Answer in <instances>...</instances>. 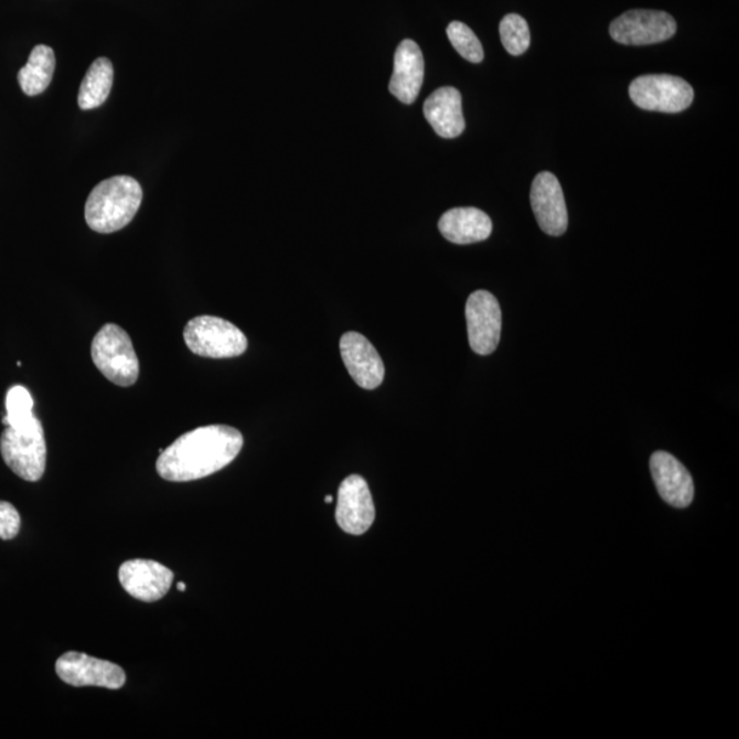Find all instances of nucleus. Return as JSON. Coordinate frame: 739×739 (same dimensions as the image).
I'll use <instances>...</instances> for the list:
<instances>
[{
	"instance_id": "423d86ee",
	"label": "nucleus",
	"mask_w": 739,
	"mask_h": 739,
	"mask_svg": "<svg viewBox=\"0 0 739 739\" xmlns=\"http://www.w3.org/2000/svg\"><path fill=\"white\" fill-rule=\"evenodd\" d=\"M630 99L647 111L675 114L689 109L695 90L684 78L670 74H646L630 84Z\"/></svg>"
},
{
	"instance_id": "4be33fe9",
	"label": "nucleus",
	"mask_w": 739,
	"mask_h": 739,
	"mask_svg": "<svg viewBox=\"0 0 739 739\" xmlns=\"http://www.w3.org/2000/svg\"><path fill=\"white\" fill-rule=\"evenodd\" d=\"M447 35L453 49L471 64H480L483 61V49L480 39L471 31V28L460 21H453L447 28Z\"/></svg>"
},
{
	"instance_id": "1a4fd4ad",
	"label": "nucleus",
	"mask_w": 739,
	"mask_h": 739,
	"mask_svg": "<svg viewBox=\"0 0 739 739\" xmlns=\"http://www.w3.org/2000/svg\"><path fill=\"white\" fill-rule=\"evenodd\" d=\"M55 670L65 684L76 687L98 686L117 690L127 681V675L119 665L78 652L62 655L56 661Z\"/></svg>"
},
{
	"instance_id": "6ab92c4d",
	"label": "nucleus",
	"mask_w": 739,
	"mask_h": 739,
	"mask_svg": "<svg viewBox=\"0 0 739 739\" xmlns=\"http://www.w3.org/2000/svg\"><path fill=\"white\" fill-rule=\"evenodd\" d=\"M114 79L113 64L107 58H98L89 66L79 85L78 106L82 110H93L105 104L111 93Z\"/></svg>"
},
{
	"instance_id": "f3484780",
	"label": "nucleus",
	"mask_w": 739,
	"mask_h": 739,
	"mask_svg": "<svg viewBox=\"0 0 739 739\" xmlns=\"http://www.w3.org/2000/svg\"><path fill=\"white\" fill-rule=\"evenodd\" d=\"M439 229L448 242L465 246L485 242L492 235L493 224L480 208L458 207L442 215Z\"/></svg>"
},
{
	"instance_id": "0eeeda50",
	"label": "nucleus",
	"mask_w": 739,
	"mask_h": 739,
	"mask_svg": "<svg viewBox=\"0 0 739 739\" xmlns=\"http://www.w3.org/2000/svg\"><path fill=\"white\" fill-rule=\"evenodd\" d=\"M610 33L617 43L650 45L673 38L676 33V22L664 11L631 10L612 22Z\"/></svg>"
},
{
	"instance_id": "b1692460",
	"label": "nucleus",
	"mask_w": 739,
	"mask_h": 739,
	"mask_svg": "<svg viewBox=\"0 0 739 739\" xmlns=\"http://www.w3.org/2000/svg\"><path fill=\"white\" fill-rule=\"evenodd\" d=\"M178 589L181 590V591H184V590L186 589V585L183 583V582H180V583L178 585Z\"/></svg>"
},
{
	"instance_id": "5701e85b",
	"label": "nucleus",
	"mask_w": 739,
	"mask_h": 739,
	"mask_svg": "<svg viewBox=\"0 0 739 739\" xmlns=\"http://www.w3.org/2000/svg\"><path fill=\"white\" fill-rule=\"evenodd\" d=\"M21 516L13 504L0 502V538L13 539L20 533Z\"/></svg>"
},
{
	"instance_id": "393cba45",
	"label": "nucleus",
	"mask_w": 739,
	"mask_h": 739,
	"mask_svg": "<svg viewBox=\"0 0 739 739\" xmlns=\"http://www.w3.org/2000/svg\"><path fill=\"white\" fill-rule=\"evenodd\" d=\"M325 502L331 504L333 502V496L325 497Z\"/></svg>"
},
{
	"instance_id": "f257e3e1",
	"label": "nucleus",
	"mask_w": 739,
	"mask_h": 739,
	"mask_svg": "<svg viewBox=\"0 0 739 739\" xmlns=\"http://www.w3.org/2000/svg\"><path fill=\"white\" fill-rule=\"evenodd\" d=\"M243 443L240 431L226 425L188 431L159 454L158 474L172 482L206 479L231 464Z\"/></svg>"
},
{
	"instance_id": "20e7f679",
	"label": "nucleus",
	"mask_w": 739,
	"mask_h": 739,
	"mask_svg": "<svg viewBox=\"0 0 739 739\" xmlns=\"http://www.w3.org/2000/svg\"><path fill=\"white\" fill-rule=\"evenodd\" d=\"M184 340L193 354L213 360L240 356L248 346L246 334L240 329L212 315L196 317L188 322Z\"/></svg>"
},
{
	"instance_id": "dca6fc26",
	"label": "nucleus",
	"mask_w": 739,
	"mask_h": 739,
	"mask_svg": "<svg viewBox=\"0 0 739 739\" xmlns=\"http://www.w3.org/2000/svg\"><path fill=\"white\" fill-rule=\"evenodd\" d=\"M426 121L442 139L459 138L464 132L465 121L462 95L453 87L435 90L424 105Z\"/></svg>"
},
{
	"instance_id": "6e6552de",
	"label": "nucleus",
	"mask_w": 739,
	"mask_h": 739,
	"mask_svg": "<svg viewBox=\"0 0 739 739\" xmlns=\"http://www.w3.org/2000/svg\"><path fill=\"white\" fill-rule=\"evenodd\" d=\"M465 320L471 350L482 356L493 354L502 338V310L497 299L488 291L471 293L465 304Z\"/></svg>"
},
{
	"instance_id": "f8f14e48",
	"label": "nucleus",
	"mask_w": 739,
	"mask_h": 739,
	"mask_svg": "<svg viewBox=\"0 0 739 739\" xmlns=\"http://www.w3.org/2000/svg\"><path fill=\"white\" fill-rule=\"evenodd\" d=\"M534 215L543 232L549 236H561L567 231L568 214L559 180L549 172L537 174L531 192Z\"/></svg>"
},
{
	"instance_id": "9b49d317",
	"label": "nucleus",
	"mask_w": 739,
	"mask_h": 739,
	"mask_svg": "<svg viewBox=\"0 0 739 739\" xmlns=\"http://www.w3.org/2000/svg\"><path fill=\"white\" fill-rule=\"evenodd\" d=\"M118 578L122 588L135 599L153 602L168 595L174 576L161 563L133 559L119 567Z\"/></svg>"
},
{
	"instance_id": "7ed1b4c3",
	"label": "nucleus",
	"mask_w": 739,
	"mask_h": 739,
	"mask_svg": "<svg viewBox=\"0 0 739 739\" xmlns=\"http://www.w3.org/2000/svg\"><path fill=\"white\" fill-rule=\"evenodd\" d=\"M90 355L95 366L118 386H132L139 378V360L132 340L122 328L107 323L95 335Z\"/></svg>"
},
{
	"instance_id": "39448f33",
	"label": "nucleus",
	"mask_w": 739,
	"mask_h": 739,
	"mask_svg": "<svg viewBox=\"0 0 739 739\" xmlns=\"http://www.w3.org/2000/svg\"><path fill=\"white\" fill-rule=\"evenodd\" d=\"M0 452L4 463L20 479L28 482L42 479L47 463V446L42 422L36 418L24 430L6 428L0 437Z\"/></svg>"
},
{
	"instance_id": "aec40b11",
	"label": "nucleus",
	"mask_w": 739,
	"mask_h": 739,
	"mask_svg": "<svg viewBox=\"0 0 739 739\" xmlns=\"http://www.w3.org/2000/svg\"><path fill=\"white\" fill-rule=\"evenodd\" d=\"M36 417L33 415V399L24 386H13L6 395V428L24 430L30 428Z\"/></svg>"
},
{
	"instance_id": "a211bd4d",
	"label": "nucleus",
	"mask_w": 739,
	"mask_h": 739,
	"mask_svg": "<svg viewBox=\"0 0 739 739\" xmlns=\"http://www.w3.org/2000/svg\"><path fill=\"white\" fill-rule=\"evenodd\" d=\"M55 64L54 50L49 45H36L26 65L19 72V83L24 94L28 96L43 94L53 82Z\"/></svg>"
},
{
	"instance_id": "f03ea898",
	"label": "nucleus",
	"mask_w": 739,
	"mask_h": 739,
	"mask_svg": "<svg viewBox=\"0 0 739 739\" xmlns=\"http://www.w3.org/2000/svg\"><path fill=\"white\" fill-rule=\"evenodd\" d=\"M143 202L141 185L129 175L101 181L89 193L85 204V221L90 229L105 233L118 232L129 225Z\"/></svg>"
},
{
	"instance_id": "2eb2a0df",
	"label": "nucleus",
	"mask_w": 739,
	"mask_h": 739,
	"mask_svg": "<svg viewBox=\"0 0 739 739\" xmlns=\"http://www.w3.org/2000/svg\"><path fill=\"white\" fill-rule=\"evenodd\" d=\"M425 60L422 51L414 40H403L395 54L394 74L389 93L401 104L413 105L424 85Z\"/></svg>"
},
{
	"instance_id": "4468645a",
	"label": "nucleus",
	"mask_w": 739,
	"mask_h": 739,
	"mask_svg": "<svg viewBox=\"0 0 739 739\" xmlns=\"http://www.w3.org/2000/svg\"><path fill=\"white\" fill-rule=\"evenodd\" d=\"M651 473L665 503L675 508L689 507L695 499V483L678 459L663 451L653 453Z\"/></svg>"
},
{
	"instance_id": "ddd939ff",
	"label": "nucleus",
	"mask_w": 739,
	"mask_h": 739,
	"mask_svg": "<svg viewBox=\"0 0 739 739\" xmlns=\"http://www.w3.org/2000/svg\"><path fill=\"white\" fill-rule=\"evenodd\" d=\"M340 352L351 377L363 389L373 390L383 384L385 366L370 341L356 332H349L340 340Z\"/></svg>"
},
{
	"instance_id": "9d476101",
	"label": "nucleus",
	"mask_w": 739,
	"mask_h": 739,
	"mask_svg": "<svg viewBox=\"0 0 739 739\" xmlns=\"http://www.w3.org/2000/svg\"><path fill=\"white\" fill-rule=\"evenodd\" d=\"M374 520L375 507L367 482L361 475H350L339 489L335 521L345 533L362 536Z\"/></svg>"
},
{
	"instance_id": "412c9836",
	"label": "nucleus",
	"mask_w": 739,
	"mask_h": 739,
	"mask_svg": "<svg viewBox=\"0 0 739 739\" xmlns=\"http://www.w3.org/2000/svg\"><path fill=\"white\" fill-rule=\"evenodd\" d=\"M500 38L507 53L514 56L525 54L531 47V30L520 14L504 17L500 22Z\"/></svg>"
}]
</instances>
